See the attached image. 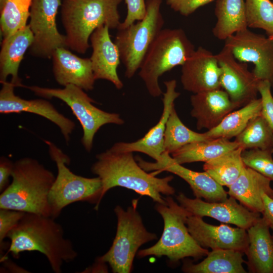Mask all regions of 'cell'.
Segmentation results:
<instances>
[{
	"instance_id": "1",
	"label": "cell",
	"mask_w": 273,
	"mask_h": 273,
	"mask_svg": "<svg viewBox=\"0 0 273 273\" xmlns=\"http://www.w3.org/2000/svg\"><path fill=\"white\" fill-rule=\"evenodd\" d=\"M10 245L7 253L16 258L25 251H37L48 259L52 270L62 272L64 263L74 261L78 256L72 241L66 238L62 226L51 217L26 212L8 234Z\"/></svg>"
},
{
	"instance_id": "2",
	"label": "cell",
	"mask_w": 273,
	"mask_h": 273,
	"mask_svg": "<svg viewBox=\"0 0 273 273\" xmlns=\"http://www.w3.org/2000/svg\"><path fill=\"white\" fill-rule=\"evenodd\" d=\"M97 161L91 167L92 172L102 183V198L111 189L121 187L150 197L156 203H165L162 195L171 196L174 189L169 183L172 175L162 178L149 173L136 163L132 152H119L110 148L96 156Z\"/></svg>"
},
{
	"instance_id": "3",
	"label": "cell",
	"mask_w": 273,
	"mask_h": 273,
	"mask_svg": "<svg viewBox=\"0 0 273 273\" xmlns=\"http://www.w3.org/2000/svg\"><path fill=\"white\" fill-rule=\"evenodd\" d=\"M12 182L0 195V209L51 216L49 194L56 176L37 160L14 162Z\"/></svg>"
},
{
	"instance_id": "4",
	"label": "cell",
	"mask_w": 273,
	"mask_h": 273,
	"mask_svg": "<svg viewBox=\"0 0 273 273\" xmlns=\"http://www.w3.org/2000/svg\"><path fill=\"white\" fill-rule=\"evenodd\" d=\"M123 0H63L61 20L66 46L80 54L90 47L89 38L99 27L117 29L121 23L118 10Z\"/></svg>"
},
{
	"instance_id": "5",
	"label": "cell",
	"mask_w": 273,
	"mask_h": 273,
	"mask_svg": "<svg viewBox=\"0 0 273 273\" xmlns=\"http://www.w3.org/2000/svg\"><path fill=\"white\" fill-rule=\"evenodd\" d=\"M164 199L165 203L155 205L156 211L163 219L162 236L153 246L139 251L138 257L165 256L175 263L186 257L197 259L207 256L208 250L200 246L189 232L186 221L191 214L170 196Z\"/></svg>"
},
{
	"instance_id": "6",
	"label": "cell",
	"mask_w": 273,
	"mask_h": 273,
	"mask_svg": "<svg viewBox=\"0 0 273 273\" xmlns=\"http://www.w3.org/2000/svg\"><path fill=\"white\" fill-rule=\"evenodd\" d=\"M195 47L181 28L162 29L150 47L139 69V75L149 94L163 93L159 78L177 66H182L195 51Z\"/></svg>"
},
{
	"instance_id": "7",
	"label": "cell",
	"mask_w": 273,
	"mask_h": 273,
	"mask_svg": "<svg viewBox=\"0 0 273 273\" xmlns=\"http://www.w3.org/2000/svg\"><path fill=\"white\" fill-rule=\"evenodd\" d=\"M44 142L48 146L50 158L57 168V174L49 197L52 217L56 219L65 207L79 201L94 204V209L98 210L102 200L100 178L86 177L75 174L67 166L70 162L69 156L52 142Z\"/></svg>"
},
{
	"instance_id": "8",
	"label": "cell",
	"mask_w": 273,
	"mask_h": 273,
	"mask_svg": "<svg viewBox=\"0 0 273 273\" xmlns=\"http://www.w3.org/2000/svg\"><path fill=\"white\" fill-rule=\"evenodd\" d=\"M138 200L132 201L126 210L117 205L114 212L117 218L116 233L109 250L96 260L108 263L114 273H129L134 258L143 244L157 238L145 227L137 210Z\"/></svg>"
},
{
	"instance_id": "9",
	"label": "cell",
	"mask_w": 273,
	"mask_h": 273,
	"mask_svg": "<svg viewBox=\"0 0 273 273\" xmlns=\"http://www.w3.org/2000/svg\"><path fill=\"white\" fill-rule=\"evenodd\" d=\"M162 0H146L145 17L128 27L117 29L114 42L125 67V76H133L139 70L150 47L162 29L164 20L160 8Z\"/></svg>"
},
{
	"instance_id": "10",
	"label": "cell",
	"mask_w": 273,
	"mask_h": 273,
	"mask_svg": "<svg viewBox=\"0 0 273 273\" xmlns=\"http://www.w3.org/2000/svg\"><path fill=\"white\" fill-rule=\"evenodd\" d=\"M37 96L50 99L57 98L67 105L79 122L83 130L81 139L85 150L90 152L94 138L98 130L107 124L122 125L124 121L120 115L103 111L93 105L95 101L83 89L72 84L63 88H49L36 85L26 86Z\"/></svg>"
},
{
	"instance_id": "11",
	"label": "cell",
	"mask_w": 273,
	"mask_h": 273,
	"mask_svg": "<svg viewBox=\"0 0 273 273\" xmlns=\"http://www.w3.org/2000/svg\"><path fill=\"white\" fill-rule=\"evenodd\" d=\"M61 0H32L28 24L33 33L30 54L44 59L52 58L58 48L66 47V37L58 30L56 16Z\"/></svg>"
},
{
	"instance_id": "12",
	"label": "cell",
	"mask_w": 273,
	"mask_h": 273,
	"mask_svg": "<svg viewBox=\"0 0 273 273\" xmlns=\"http://www.w3.org/2000/svg\"><path fill=\"white\" fill-rule=\"evenodd\" d=\"M224 46L238 61L253 63L255 77L259 81H268L273 88L272 38L247 28L228 37Z\"/></svg>"
},
{
	"instance_id": "13",
	"label": "cell",
	"mask_w": 273,
	"mask_h": 273,
	"mask_svg": "<svg viewBox=\"0 0 273 273\" xmlns=\"http://www.w3.org/2000/svg\"><path fill=\"white\" fill-rule=\"evenodd\" d=\"M216 56L221 69V88L231 101L242 107L257 99L260 81L247 64L238 61L225 46Z\"/></svg>"
},
{
	"instance_id": "14",
	"label": "cell",
	"mask_w": 273,
	"mask_h": 273,
	"mask_svg": "<svg viewBox=\"0 0 273 273\" xmlns=\"http://www.w3.org/2000/svg\"><path fill=\"white\" fill-rule=\"evenodd\" d=\"M176 199L192 215L201 217L208 216L246 230L261 218L260 213L249 210L232 197L222 201L208 202L197 198L191 199L180 193Z\"/></svg>"
},
{
	"instance_id": "15",
	"label": "cell",
	"mask_w": 273,
	"mask_h": 273,
	"mask_svg": "<svg viewBox=\"0 0 273 273\" xmlns=\"http://www.w3.org/2000/svg\"><path fill=\"white\" fill-rule=\"evenodd\" d=\"M137 161L146 171L155 170V175L165 171L178 176L189 185L196 198H204L208 202L222 201L228 198V192L206 172H197L186 168L166 152L155 162H147L140 157H138Z\"/></svg>"
},
{
	"instance_id": "16",
	"label": "cell",
	"mask_w": 273,
	"mask_h": 273,
	"mask_svg": "<svg viewBox=\"0 0 273 273\" xmlns=\"http://www.w3.org/2000/svg\"><path fill=\"white\" fill-rule=\"evenodd\" d=\"M0 113L10 114L27 112L38 115L56 124L67 143L75 127V123L60 113L49 101L42 99L26 100L14 93L16 87L11 82L1 83Z\"/></svg>"
},
{
	"instance_id": "17",
	"label": "cell",
	"mask_w": 273,
	"mask_h": 273,
	"mask_svg": "<svg viewBox=\"0 0 273 273\" xmlns=\"http://www.w3.org/2000/svg\"><path fill=\"white\" fill-rule=\"evenodd\" d=\"M186 224L191 236L202 247L214 249H233L245 252L248 245L247 230L226 224L213 225L202 217L190 214Z\"/></svg>"
},
{
	"instance_id": "18",
	"label": "cell",
	"mask_w": 273,
	"mask_h": 273,
	"mask_svg": "<svg viewBox=\"0 0 273 273\" xmlns=\"http://www.w3.org/2000/svg\"><path fill=\"white\" fill-rule=\"evenodd\" d=\"M221 69L216 55L199 47L181 66L184 89L196 94L220 88Z\"/></svg>"
},
{
	"instance_id": "19",
	"label": "cell",
	"mask_w": 273,
	"mask_h": 273,
	"mask_svg": "<svg viewBox=\"0 0 273 273\" xmlns=\"http://www.w3.org/2000/svg\"><path fill=\"white\" fill-rule=\"evenodd\" d=\"M164 83L166 91L163 93L162 99L163 109L158 123L140 140L131 143H116L110 148L111 150L119 152H141L148 155L155 161H158L161 159L165 152L164 138L166 124L174 106V101L180 95V93L175 90V80L166 81Z\"/></svg>"
},
{
	"instance_id": "20",
	"label": "cell",
	"mask_w": 273,
	"mask_h": 273,
	"mask_svg": "<svg viewBox=\"0 0 273 273\" xmlns=\"http://www.w3.org/2000/svg\"><path fill=\"white\" fill-rule=\"evenodd\" d=\"M109 29L102 25L91 34L89 41L93 52L89 59L95 80L109 81L120 89L123 86L117 73L120 56L116 44L110 38Z\"/></svg>"
},
{
	"instance_id": "21",
	"label": "cell",
	"mask_w": 273,
	"mask_h": 273,
	"mask_svg": "<svg viewBox=\"0 0 273 273\" xmlns=\"http://www.w3.org/2000/svg\"><path fill=\"white\" fill-rule=\"evenodd\" d=\"M191 116L196 120L198 130H210L237 108L228 93L221 88L194 94L191 96Z\"/></svg>"
},
{
	"instance_id": "22",
	"label": "cell",
	"mask_w": 273,
	"mask_h": 273,
	"mask_svg": "<svg viewBox=\"0 0 273 273\" xmlns=\"http://www.w3.org/2000/svg\"><path fill=\"white\" fill-rule=\"evenodd\" d=\"M52 58L54 76L59 84H72L85 91L94 88L96 80L89 58L78 57L66 47L56 49Z\"/></svg>"
},
{
	"instance_id": "23",
	"label": "cell",
	"mask_w": 273,
	"mask_h": 273,
	"mask_svg": "<svg viewBox=\"0 0 273 273\" xmlns=\"http://www.w3.org/2000/svg\"><path fill=\"white\" fill-rule=\"evenodd\" d=\"M33 41V33L28 25L3 38L0 52V82L7 81L9 76L16 87H22L18 74L19 68L26 51Z\"/></svg>"
},
{
	"instance_id": "24",
	"label": "cell",
	"mask_w": 273,
	"mask_h": 273,
	"mask_svg": "<svg viewBox=\"0 0 273 273\" xmlns=\"http://www.w3.org/2000/svg\"><path fill=\"white\" fill-rule=\"evenodd\" d=\"M261 217L247 230L248 245L245 250L246 263L253 273H273V236Z\"/></svg>"
},
{
	"instance_id": "25",
	"label": "cell",
	"mask_w": 273,
	"mask_h": 273,
	"mask_svg": "<svg viewBox=\"0 0 273 273\" xmlns=\"http://www.w3.org/2000/svg\"><path fill=\"white\" fill-rule=\"evenodd\" d=\"M271 180L255 171L245 167L239 178L228 187V194L253 212L261 213L263 203L261 193L270 195L273 189Z\"/></svg>"
},
{
	"instance_id": "26",
	"label": "cell",
	"mask_w": 273,
	"mask_h": 273,
	"mask_svg": "<svg viewBox=\"0 0 273 273\" xmlns=\"http://www.w3.org/2000/svg\"><path fill=\"white\" fill-rule=\"evenodd\" d=\"M244 253L233 249H214L201 262L184 263L182 270L188 273H246L243 264Z\"/></svg>"
},
{
	"instance_id": "27",
	"label": "cell",
	"mask_w": 273,
	"mask_h": 273,
	"mask_svg": "<svg viewBox=\"0 0 273 273\" xmlns=\"http://www.w3.org/2000/svg\"><path fill=\"white\" fill-rule=\"evenodd\" d=\"M214 13L217 20L212 32L218 39L225 40L248 28L245 0H217Z\"/></svg>"
},
{
	"instance_id": "28",
	"label": "cell",
	"mask_w": 273,
	"mask_h": 273,
	"mask_svg": "<svg viewBox=\"0 0 273 273\" xmlns=\"http://www.w3.org/2000/svg\"><path fill=\"white\" fill-rule=\"evenodd\" d=\"M239 147L236 141L225 138L211 139L187 144L170 154L179 164L206 162Z\"/></svg>"
},
{
	"instance_id": "29",
	"label": "cell",
	"mask_w": 273,
	"mask_h": 273,
	"mask_svg": "<svg viewBox=\"0 0 273 273\" xmlns=\"http://www.w3.org/2000/svg\"><path fill=\"white\" fill-rule=\"evenodd\" d=\"M260 98L256 99L226 115L216 127L204 132L208 139L236 137L255 117L261 114Z\"/></svg>"
},
{
	"instance_id": "30",
	"label": "cell",
	"mask_w": 273,
	"mask_h": 273,
	"mask_svg": "<svg viewBox=\"0 0 273 273\" xmlns=\"http://www.w3.org/2000/svg\"><path fill=\"white\" fill-rule=\"evenodd\" d=\"M243 150L239 147L205 162L204 171L222 187H230L246 167L242 158Z\"/></svg>"
},
{
	"instance_id": "31",
	"label": "cell",
	"mask_w": 273,
	"mask_h": 273,
	"mask_svg": "<svg viewBox=\"0 0 273 273\" xmlns=\"http://www.w3.org/2000/svg\"><path fill=\"white\" fill-rule=\"evenodd\" d=\"M208 139L204 133H198L187 127L179 118L174 106L167 119L164 132L165 152L169 154L183 146Z\"/></svg>"
},
{
	"instance_id": "32",
	"label": "cell",
	"mask_w": 273,
	"mask_h": 273,
	"mask_svg": "<svg viewBox=\"0 0 273 273\" xmlns=\"http://www.w3.org/2000/svg\"><path fill=\"white\" fill-rule=\"evenodd\" d=\"M235 138L243 150L273 149V131L261 114L252 119Z\"/></svg>"
},
{
	"instance_id": "33",
	"label": "cell",
	"mask_w": 273,
	"mask_h": 273,
	"mask_svg": "<svg viewBox=\"0 0 273 273\" xmlns=\"http://www.w3.org/2000/svg\"><path fill=\"white\" fill-rule=\"evenodd\" d=\"M32 0H7L1 10V32L3 38L27 25Z\"/></svg>"
},
{
	"instance_id": "34",
	"label": "cell",
	"mask_w": 273,
	"mask_h": 273,
	"mask_svg": "<svg viewBox=\"0 0 273 273\" xmlns=\"http://www.w3.org/2000/svg\"><path fill=\"white\" fill-rule=\"evenodd\" d=\"M248 27L264 30L273 39V3L270 0H245Z\"/></svg>"
},
{
	"instance_id": "35",
	"label": "cell",
	"mask_w": 273,
	"mask_h": 273,
	"mask_svg": "<svg viewBox=\"0 0 273 273\" xmlns=\"http://www.w3.org/2000/svg\"><path fill=\"white\" fill-rule=\"evenodd\" d=\"M273 149L244 150L242 158L246 167L258 172L273 181Z\"/></svg>"
},
{
	"instance_id": "36",
	"label": "cell",
	"mask_w": 273,
	"mask_h": 273,
	"mask_svg": "<svg viewBox=\"0 0 273 273\" xmlns=\"http://www.w3.org/2000/svg\"><path fill=\"white\" fill-rule=\"evenodd\" d=\"M26 212L9 209H0V250L1 257L4 250L9 249L10 243L6 244L4 239L10 232L19 222Z\"/></svg>"
},
{
	"instance_id": "37",
	"label": "cell",
	"mask_w": 273,
	"mask_h": 273,
	"mask_svg": "<svg viewBox=\"0 0 273 273\" xmlns=\"http://www.w3.org/2000/svg\"><path fill=\"white\" fill-rule=\"evenodd\" d=\"M271 85L268 81H259L258 89L261 96V115L273 131V96L271 93Z\"/></svg>"
},
{
	"instance_id": "38",
	"label": "cell",
	"mask_w": 273,
	"mask_h": 273,
	"mask_svg": "<svg viewBox=\"0 0 273 273\" xmlns=\"http://www.w3.org/2000/svg\"><path fill=\"white\" fill-rule=\"evenodd\" d=\"M127 7V14L124 20L121 22L118 29H123L136 21L142 20L147 11L145 0H125Z\"/></svg>"
},
{
	"instance_id": "39",
	"label": "cell",
	"mask_w": 273,
	"mask_h": 273,
	"mask_svg": "<svg viewBox=\"0 0 273 273\" xmlns=\"http://www.w3.org/2000/svg\"><path fill=\"white\" fill-rule=\"evenodd\" d=\"M215 0H166V4L173 11L188 16L198 8Z\"/></svg>"
},
{
	"instance_id": "40",
	"label": "cell",
	"mask_w": 273,
	"mask_h": 273,
	"mask_svg": "<svg viewBox=\"0 0 273 273\" xmlns=\"http://www.w3.org/2000/svg\"><path fill=\"white\" fill-rule=\"evenodd\" d=\"M14 162L4 156L0 158V192L4 191L9 185V178L12 176Z\"/></svg>"
},
{
	"instance_id": "41",
	"label": "cell",
	"mask_w": 273,
	"mask_h": 273,
	"mask_svg": "<svg viewBox=\"0 0 273 273\" xmlns=\"http://www.w3.org/2000/svg\"><path fill=\"white\" fill-rule=\"evenodd\" d=\"M261 197L263 203L262 218L273 231V197L263 192Z\"/></svg>"
},
{
	"instance_id": "42",
	"label": "cell",
	"mask_w": 273,
	"mask_h": 273,
	"mask_svg": "<svg viewBox=\"0 0 273 273\" xmlns=\"http://www.w3.org/2000/svg\"><path fill=\"white\" fill-rule=\"evenodd\" d=\"M3 262H4L5 263V266H7V267H8L10 271H11V272H27L26 270L19 267L15 264L13 262H12L11 260H10L9 262L8 261V258L4 259Z\"/></svg>"
},
{
	"instance_id": "43",
	"label": "cell",
	"mask_w": 273,
	"mask_h": 273,
	"mask_svg": "<svg viewBox=\"0 0 273 273\" xmlns=\"http://www.w3.org/2000/svg\"><path fill=\"white\" fill-rule=\"evenodd\" d=\"M7 0H0V11L3 8Z\"/></svg>"
},
{
	"instance_id": "44",
	"label": "cell",
	"mask_w": 273,
	"mask_h": 273,
	"mask_svg": "<svg viewBox=\"0 0 273 273\" xmlns=\"http://www.w3.org/2000/svg\"><path fill=\"white\" fill-rule=\"evenodd\" d=\"M271 197H273V191L272 192V193H271L270 195Z\"/></svg>"
},
{
	"instance_id": "45",
	"label": "cell",
	"mask_w": 273,
	"mask_h": 273,
	"mask_svg": "<svg viewBox=\"0 0 273 273\" xmlns=\"http://www.w3.org/2000/svg\"><path fill=\"white\" fill-rule=\"evenodd\" d=\"M272 3H273V0H272Z\"/></svg>"
},
{
	"instance_id": "46",
	"label": "cell",
	"mask_w": 273,
	"mask_h": 273,
	"mask_svg": "<svg viewBox=\"0 0 273 273\" xmlns=\"http://www.w3.org/2000/svg\"><path fill=\"white\" fill-rule=\"evenodd\" d=\"M272 236H273V235H272Z\"/></svg>"
}]
</instances>
